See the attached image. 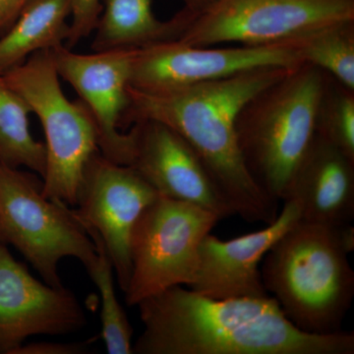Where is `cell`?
<instances>
[{"label": "cell", "instance_id": "cell-1", "mask_svg": "<svg viewBox=\"0 0 354 354\" xmlns=\"http://www.w3.org/2000/svg\"><path fill=\"white\" fill-rule=\"evenodd\" d=\"M136 354H353L354 334H308L266 297L213 299L176 286L140 302Z\"/></svg>", "mask_w": 354, "mask_h": 354}, {"label": "cell", "instance_id": "cell-2", "mask_svg": "<svg viewBox=\"0 0 354 354\" xmlns=\"http://www.w3.org/2000/svg\"><path fill=\"white\" fill-rule=\"evenodd\" d=\"M293 67L251 70L167 92H142L129 86V104L120 127L153 120L171 128L197 153L234 216L269 225L279 215V202L247 171L235 121L251 97Z\"/></svg>", "mask_w": 354, "mask_h": 354}, {"label": "cell", "instance_id": "cell-3", "mask_svg": "<svg viewBox=\"0 0 354 354\" xmlns=\"http://www.w3.org/2000/svg\"><path fill=\"white\" fill-rule=\"evenodd\" d=\"M351 223L329 227L300 220L266 254L261 276L286 319L308 334L342 332L354 297Z\"/></svg>", "mask_w": 354, "mask_h": 354}, {"label": "cell", "instance_id": "cell-4", "mask_svg": "<svg viewBox=\"0 0 354 354\" xmlns=\"http://www.w3.org/2000/svg\"><path fill=\"white\" fill-rule=\"evenodd\" d=\"M329 74L301 64L262 88L235 121L247 171L261 189L283 201L298 165L316 136L319 106Z\"/></svg>", "mask_w": 354, "mask_h": 354}, {"label": "cell", "instance_id": "cell-5", "mask_svg": "<svg viewBox=\"0 0 354 354\" xmlns=\"http://www.w3.org/2000/svg\"><path fill=\"white\" fill-rule=\"evenodd\" d=\"M38 116L46 136L44 197L75 207L88 160L100 152L94 121L80 101L65 95L53 50L34 53L0 76Z\"/></svg>", "mask_w": 354, "mask_h": 354}, {"label": "cell", "instance_id": "cell-6", "mask_svg": "<svg viewBox=\"0 0 354 354\" xmlns=\"http://www.w3.org/2000/svg\"><path fill=\"white\" fill-rule=\"evenodd\" d=\"M0 241L15 247L44 283L64 288L59 264L75 258L87 268L97 247L73 209L44 196L32 171L0 165Z\"/></svg>", "mask_w": 354, "mask_h": 354}, {"label": "cell", "instance_id": "cell-7", "mask_svg": "<svg viewBox=\"0 0 354 354\" xmlns=\"http://www.w3.org/2000/svg\"><path fill=\"white\" fill-rule=\"evenodd\" d=\"M221 221L196 205L158 195L139 216L130 241L131 272L128 306L176 286H189L199 263L200 246Z\"/></svg>", "mask_w": 354, "mask_h": 354}, {"label": "cell", "instance_id": "cell-8", "mask_svg": "<svg viewBox=\"0 0 354 354\" xmlns=\"http://www.w3.org/2000/svg\"><path fill=\"white\" fill-rule=\"evenodd\" d=\"M346 21H354V0H215L177 41L196 46H266Z\"/></svg>", "mask_w": 354, "mask_h": 354}, {"label": "cell", "instance_id": "cell-9", "mask_svg": "<svg viewBox=\"0 0 354 354\" xmlns=\"http://www.w3.org/2000/svg\"><path fill=\"white\" fill-rule=\"evenodd\" d=\"M290 43L211 48L174 39L137 48L130 87L160 93L199 85L266 67L301 64Z\"/></svg>", "mask_w": 354, "mask_h": 354}, {"label": "cell", "instance_id": "cell-10", "mask_svg": "<svg viewBox=\"0 0 354 354\" xmlns=\"http://www.w3.org/2000/svg\"><path fill=\"white\" fill-rule=\"evenodd\" d=\"M158 195L131 165L116 164L100 152L84 171L73 211L84 227L101 239L123 291L131 272L133 228Z\"/></svg>", "mask_w": 354, "mask_h": 354}, {"label": "cell", "instance_id": "cell-11", "mask_svg": "<svg viewBox=\"0 0 354 354\" xmlns=\"http://www.w3.org/2000/svg\"><path fill=\"white\" fill-rule=\"evenodd\" d=\"M53 50L55 67L76 91L94 121L100 153L116 164L130 165L134 156L131 130L121 132L129 104L128 88L137 48L77 53L60 46Z\"/></svg>", "mask_w": 354, "mask_h": 354}, {"label": "cell", "instance_id": "cell-12", "mask_svg": "<svg viewBox=\"0 0 354 354\" xmlns=\"http://www.w3.org/2000/svg\"><path fill=\"white\" fill-rule=\"evenodd\" d=\"M85 312L75 295L32 277L0 241V353L35 335H62L83 329Z\"/></svg>", "mask_w": 354, "mask_h": 354}, {"label": "cell", "instance_id": "cell-13", "mask_svg": "<svg viewBox=\"0 0 354 354\" xmlns=\"http://www.w3.org/2000/svg\"><path fill=\"white\" fill-rule=\"evenodd\" d=\"M134 156L131 167L158 194L196 205L220 220L234 213L189 144L171 128L145 120L131 127Z\"/></svg>", "mask_w": 354, "mask_h": 354}, {"label": "cell", "instance_id": "cell-14", "mask_svg": "<svg viewBox=\"0 0 354 354\" xmlns=\"http://www.w3.org/2000/svg\"><path fill=\"white\" fill-rule=\"evenodd\" d=\"M300 220L297 203L286 200L278 216L262 230L230 241L209 234L200 246L196 276L187 288L213 299L269 297L261 276V263Z\"/></svg>", "mask_w": 354, "mask_h": 354}, {"label": "cell", "instance_id": "cell-15", "mask_svg": "<svg viewBox=\"0 0 354 354\" xmlns=\"http://www.w3.org/2000/svg\"><path fill=\"white\" fill-rule=\"evenodd\" d=\"M286 200L297 203L301 221L329 227L351 223L354 160L316 134L291 178Z\"/></svg>", "mask_w": 354, "mask_h": 354}, {"label": "cell", "instance_id": "cell-16", "mask_svg": "<svg viewBox=\"0 0 354 354\" xmlns=\"http://www.w3.org/2000/svg\"><path fill=\"white\" fill-rule=\"evenodd\" d=\"M102 6L92 43L94 51L140 48L174 41L197 15L183 7L171 20H158L153 0H102Z\"/></svg>", "mask_w": 354, "mask_h": 354}, {"label": "cell", "instance_id": "cell-17", "mask_svg": "<svg viewBox=\"0 0 354 354\" xmlns=\"http://www.w3.org/2000/svg\"><path fill=\"white\" fill-rule=\"evenodd\" d=\"M71 9V0H30L0 37V76L38 51L64 46Z\"/></svg>", "mask_w": 354, "mask_h": 354}, {"label": "cell", "instance_id": "cell-18", "mask_svg": "<svg viewBox=\"0 0 354 354\" xmlns=\"http://www.w3.org/2000/svg\"><path fill=\"white\" fill-rule=\"evenodd\" d=\"M28 104L0 78V165L44 176L46 151L30 129Z\"/></svg>", "mask_w": 354, "mask_h": 354}, {"label": "cell", "instance_id": "cell-19", "mask_svg": "<svg viewBox=\"0 0 354 354\" xmlns=\"http://www.w3.org/2000/svg\"><path fill=\"white\" fill-rule=\"evenodd\" d=\"M288 41L302 64L318 67L354 90V21L325 26Z\"/></svg>", "mask_w": 354, "mask_h": 354}, {"label": "cell", "instance_id": "cell-20", "mask_svg": "<svg viewBox=\"0 0 354 354\" xmlns=\"http://www.w3.org/2000/svg\"><path fill=\"white\" fill-rule=\"evenodd\" d=\"M87 232L97 247V256L86 270L101 298V337L106 353L132 354V326L116 295L113 265L100 237L92 230Z\"/></svg>", "mask_w": 354, "mask_h": 354}, {"label": "cell", "instance_id": "cell-21", "mask_svg": "<svg viewBox=\"0 0 354 354\" xmlns=\"http://www.w3.org/2000/svg\"><path fill=\"white\" fill-rule=\"evenodd\" d=\"M316 134L354 160V90L330 76L319 106Z\"/></svg>", "mask_w": 354, "mask_h": 354}, {"label": "cell", "instance_id": "cell-22", "mask_svg": "<svg viewBox=\"0 0 354 354\" xmlns=\"http://www.w3.org/2000/svg\"><path fill=\"white\" fill-rule=\"evenodd\" d=\"M71 21L64 46L72 48L94 34L102 13V0H71Z\"/></svg>", "mask_w": 354, "mask_h": 354}, {"label": "cell", "instance_id": "cell-23", "mask_svg": "<svg viewBox=\"0 0 354 354\" xmlns=\"http://www.w3.org/2000/svg\"><path fill=\"white\" fill-rule=\"evenodd\" d=\"M88 353L84 344H62V342H38L21 344L12 354H84Z\"/></svg>", "mask_w": 354, "mask_h": 354}, {"label": "cell", "instance_id": "cell-24", "mask_svg": "<svg viewBox=\"0 0 354 354\" xmlns=\"http://www.w3.org/2000/svg\"><path fill=\"white\" fill-rule=\"evenodd\" d=\"M30 0H0V37L14 24Z\"/></svg>", "mask_w": 354, "mask_h": 354}, {"label": "cell", "instance_id": "cell-25", "mask_svg": "<svg viewBox=\"0 0 354 354\" xmlns=\"http://www.w3.org/2000/svg\"><path fill=\"white\" fill-rule=\"evenodd\" d=\"M184 8L195 14L201 13L207 7L211 6L215 0H183Z\"/></svg>", "mask_w": 354, "mask_h": 354}]
</instances>
